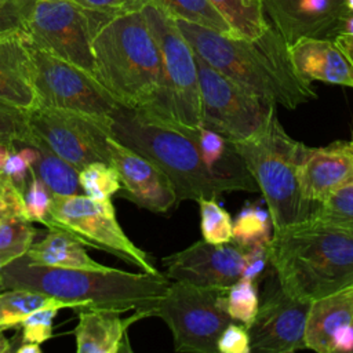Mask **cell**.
Returning <instances> with one entry per match:
<instances>
[{"instance_id": "cell-1", "label": "cell", "mask_w": 353, "mask_h": 353, "mask_svg": "<svg viewBox=\"0 0 353 353\" xmlns=\"http://www.w3.org/2000/svg\"><path fill=\"white\" fill-rule=\"evenodd\" d=\"M92 55L95 79L117 103L176 128L160 50L141 10L103 21L92 36Z\"/></svg>"}, {"instance_id": "cell-2", "label": "cell", "mask_w": 353, "mask_h": 353, "mask_svg": "<svg viewBox=\"0 0 353 353\" xmlns=\"http://www.w3.org/2000/svg\"><path fill=\"white\" fill-rule=\"evenodd\" d=\"M193 51L218 72L258 97L295 109L317 95L292 68L288 46L270 26L256 39L230 37L174 19Z\"/></svg>"}, {"instance_id": "cell-3", "label": "cell", "mask_w": 353, "mask_h": 353, "mask_svg": "<svg viewBox=\"0 0 353 353\" xmlns=\"http://www.w3.org/2000/svg\"><path fill=\"white\" fill-rule=\"evenodd\" d=\"M4 288H25L70 302L80 309L150 313L167 292L171 280L159 273H131L116 268L102 270L47 266L21 256L0 272Z\"/></svg>"}, {"instance_id": "cell-4", "label": "cell", "mask_w": 353, "mask_h": 353, "mask_svg": "<svg viewBox=\"0 0 353 353\" xmlns=\"http://www.w3.org/2000/svg\"><path fill=\"white\" fill-rule=\"evenodd\" d=\"M268 261L290 295L313 301L353 285V229L309 216L274 229Z\"/></svg>"}, {"instance_id": "cell-5", "label": "cell", "mask_w": 353, "mask_h": 353, "mask_svg": "<svg viewBox=\"0 0 353 353\" xmlns=\"http://www.w3.org/2000/svg\"><path fill=\"white\" fill-rule=\"evenodd\" d=\"M110 119V135L160 167L174 183L179 203L218 199L234 190L230 182L207 167L190 135L120 103Z\"/></svg>"}, {"instance_id": "cell-6", "label": "cell", "mask_w": 353, "mask_h": 353, "mask_svg": "<svg viewBox=\"0 0 353 353\" xmlns=\"http://www.w3.org/2000/svg\"><path fill=\"white\" fill-rule=\"evenodd\" d=\"M303 145L285 132L276 112L256 134L233 143L266 201L273 230L309 218L317 205L303 197L298 179Z\"/></svg>"}, {"instance_id": "cell-7", "label": "cell", "mask_w": 353, "mask_h": 353, "mask_svg": "<svg viewBox=\"0 0 353 353\" xmlns=\"http://www.w3.org/2000/svg\"><path fill=\"white\" fill-rule=\"evenodd\" d=\"M225 294L226 288L171 280L152 316L167 324L176 352L218 353V338L232 321L225 307Z\"/></svg>"}, {"instance_id": "cell-8", "label": "cell", "mask_w": 353, "mask_h": 353, "mask_svg": "<svg viewBox=\"0 0 353 353\" xmlns=\"http://www.w3.org/2000/svg\"><path fill=\"white\" fill-rule=\"evenodd\" d=\"M108 18L110 17L85 11L69 0H33L23 33L34 47L95 77L92 36Z\"/></svg>"}, {"instance_id": "cell-9", "label": "cell", "mask_w": 353, "mask_h": 353, "mask_svg": "<svg viewBox=\"0 0 353 353\" xmlns=\"http://www.w3.org/2000/svg\"><path fill=\"white\" fill-rule=\"evenodd\" d=\"M196 63L203 127L234 143L256 134L276 112V103L226 77L197 54Z\"/></svg>"}, {"instance_id": "cell-10", "label": "cell", "mask_w": 353, "mask_h": 353, "mask_svg": "<svg viewBox=\"0 0 353 353\" xmlns=\"http://www.w3.org/2000/svg\"><path fill=\"white\" fill-rule=\"evenodd\" d=\"M48 228L66 230L84 245L105 250L145 273H160L150 255L135 245L120 226L110 199L94 200L85 194L52 196Z\"/></svg>"}, {"instance_id": "cell-11", "label": "cell", "mask_w": 353, "mask_h": 353, "mask_svg": "<svg viewBox=\"0 0 353 353\" xmlns=\"http://www.w3.org/2000/svg\"><path fill=\"white\" fill-rule=\"evenodd\" d=\"M141 11L160 50L175 125L190 135L201 125L196 54L174 18L154 3L146 1Z\"/></svg>"}, {"instance_id": "cell-12", "label": "cell", "mask_w": 353, "mask_h": 353, "mask_svg": "<svg viewBox=\"0 0 353 353\" xmlns=\"http://www.w3.org/2000/svg\"><path fill=\"white\" fill-rule=\"evenodd\" d=\"M29 48L37 105L81 113L110 127L119 103L92 74L30 43Z\"/></svg>"}, {"instance_id": "cell-13", "label": "cell", "mask_w": 353, "mask_h": 353, "mask_svg": "<svg viewBox=\"0 0 353 353\" xmlns=\"http://www.w3.org/2000/svg\"><path fill=\"white\" fill-rule=\"evenodd\" d=\"M34 135L54 153L81 170L94 161L110 163L109 127L81 113L37 105L28 112Z\"/></svg>"}, {"instance_id": "cell-14", "label": "cell", "mask_w": 353, "mask_h": 353, "mask_svg": "<svg viewBox=\"0 0 353 353\" xmlns=\"http://www.w3.org/2000/svg\"><path fill=\"white\" fill-rule=\"evenodd\" d=\"M310 302L290 295L273 276L259 298V307L252 323L247 327L251 352L291 353L305 349V327Z\"/></svg>"}, {"instance_id": "cell-15", "label": "cell", "mask_w": 353, "mask_h": 353, "mask_svg": "<svg viewBox=\"0 0 353 353\" xmlns=\"http://www.w3.org/2000/svg\"><path fill=\"white\" fill-rule=\"evenodd\" d=\"M245 252L247 248L233 240L223 244L199 240L182 251L164 256L161 262L170 280L228 288L243 276Z\"/></svg>"}, {"instance_id": "cell-16", "label": "cell", "mask_w": 353, "mask_h": 353, "mask_svg": "<svg viewBox=\"0 0 353 353\" xmlns=\"http://www.w3.org/2000/svg\"><path fill=\"white\" fill-rule=\"evenodd\" d=\"M270 26L287 46L301 37L334 39L350 14L346 0H262Z\"/></svg>"}, {"instance_id": "cell-17", "label": "cell", "mask_w": 353, "mask_h": 353, "mask_svg": "<svg viewBox=\"0 0 353 353\" xmlns=\"http://www.w3.org/2000/svg\"><path fill=\"white\" fill-rule=\"evenodd\" d=\"M108 149L110 164L117 170L121 189L128 200L157 214L168 212L179 204L174 183L153 161L112 135Z\"/></svg>"}, {"instance_id": "cell-18", "label": "cell", "mask_w": 353, "mask_h": 353, "mask_svg": "<svg viewBox=\"0 0 353 353\" xmlns=\"http://www.w3.org/2000/svg\"><path fill=\"white\" fill-rule=\"evenodd\" d=\"M298 179L303 197L314 204L321 203L334 190L353 181V152L347 141L328 146L303 145Z\"/></svg>"}, {"instance_id": "cell-19", "label": "cell", "mask_w": 353, "mask_h": 353, "mask_svg": "<svg viewBox=\"0 0 353 353\" xmlns=\"http://www.w3.org/2000/svg\"><path fill=\"white\" fill-rule=\"evenodd\" d=\"M79 323L74 328L77 353H131L128 338L130 327L145 317L146 310H135L123 319L121 313L102 309H80Z\"/></svg>"}, {"instance_id": "cell-20", "label": "cell", "mask_w": 353, "mask_h": 353, "mask_svg": "<svg viewBox=\"0 0 353 353\" xmlns=\"http://www.w3.org/2000/svg\"><path fill=\"white\" fill-rule=\"evenodd\" d=\"M296 74L305 81H323L353 88V68L332 39L301 37L288 46Z\"/></svg>"}, {"instance_id": "cell-21", "label": "cell", "mask_w": 353, "mask_h": 353, "mask_svg": "<svg viewBox=\"0 0 353 353\" xmlns=\"http://www.w3.org/2000/svg\"><path fill=\"white\" fill-rule=\"evenodd\" d=\"M0 102L26 112L37 106L32 55L23 30L0 40Z\"/></svg>"}, {"instance_id": "cell-22", "label": "cell", "mask_w": 353, "mask_h": 353, "mask_svg": "<svg viewBox=\"0 0 353 353\" xmlns=\"http://www.w3.org/2000/svg\"><path fill=\"white\" fill-rule=\"evenodd\" d=\"M353 323V285L313 299L305 327V349L332 353L335 332Z\"/></svg>"}, {"instance_id": "cell-23", "label": "cell", "mask_w": 353, "mask_h": 353, "mask_svg": "<svg viewBox=\"0 0 353 353\" xmlns=\"http://www.w3.org/2000/svg\"><path fill=\"white\" fill-rule=\"evenodd\" d=\"M25 256L29 262L47 266L90 270L109 268L92 259L77 237L58 228H48L47 234L40 241L33 243Z\"/></svg>"}, {"instance_id": "cell-24", "label": "cell", "mask_w": 353, "mask_h": 353, "mask_svg": "<svg viewBox=\"0 0 353 353\" xmlns=\"http://www.w3.org/2000/svg\"><path fill=\"white\" fill-rule=\"evenodd\" d=\"M57 307L74 309L76 306L70 302L57 299L54 296L30 291L25 288H4L0 291V331L17 328L21 323L33 312Z\"/></svg>"}, {"instance_id": "cell-25", "label": "cell", "mask_w": 353, "mask_h": 353, "mask_svg": "<svg viewBox=\"0 0 353 353\" xmlns=\"http://www.w3.org/2000/svg\"><path fill=\"white\" fill-rule=\"evenodd\" d=\"M37 150L32 172L47 186L52 196L83 194L79 182V170L54 153L40 139L33 145Z\"/></svg>"}, {"instance_id": "cell-26", "label": "cell", "mask_w": 353, "mask_h": 353, "mask_svg": "<svg viewBox=\"0 0 353 353\" xmlns=\"http://www.w3.org/2000/svg\"><path fill=\"white\" fill-rule=\"evenodd\" d=\"M230 25L236 37L256 39L270 23L266 19L262 0H210Z\"/></svg>"}, {"instance_id": "cell-27", "label": "cell", "mask_w": 353, "mask_h": 353, "mask_svg": "<svg viewBox=\"0 0 353 353\" xmlns=\"http://www.w3.org/2000/svg\"><path fill=\"white\" fill-rule=\"evenodd\" d=\"M174 19H183L216 33L236 37L230 25L210 0H148Z\"/></svg>"}, {"instance_id": "cell-28", "label": "cell", "mask_w": 353, "mask_h": 353, "mask_svg": "<svg viewBox=\"0 0 353 353\" xmlns=\"http://www.w3.org/2000/svg\"><path fill=\"white\" fill-rule=\"evenodd\" d=\"M272 219L258 203L245 204L232 225V240L243 247L268 245L272 239Z\"/></svg>"}, {"instance_id": "cell-29", "label": "cell", "mask_w": 353, "mask_h": 353, "mask_svg": "<svg viewBox=\"0 0 353 353\" xmlns=\"http://www.w3.org/2000/svg\"><path fill=\"white\" fill-rule=\"evenodd\" d=\"M36 229L32 222L21 216L0 219V259L3 268L23 256L34 243Z\"/></svg>"}, {"instance_id": "cell-30", "label": "cell", "mask_w": 353, "mask_h": 353, "mask_svg": "<svg viewBox=\"0 0 353 353\" xmlns=\"http://www.w3.org/2000/svg\"><path fill=\"white\" fill-rule=\"evenodd\" d=\"M79 182L83 194L94 200H109L121 189L117 170L106 161H94L79 170Z\"/></svg>"}, {"instance_id": "cell-31", "label": "cell", "mask_w": 353, "mask_h": 353, "mask_svg": "<svg viewBox=\"0 0 353 353\" xmlns=\"http://www.w3.org/2000/svg\"><path fill=\"white\" fill-rule=\"evenodd\" d=\"M225 307L232 321L250 325L259 307V294L256 280L240 277L226 288Z\"/></svg>"}, {"instance_id": "cell-32", "label": "cell", "mask_w": 353, "mask_h": 353, "mask_svg": "<svg viewBox=\"0 0 353 353\" xmlns=\"http://www.w3.org/2000/svg\"><path fill=\"white\" fill-rule=\"evenodd\" d=\"M37 141L39 138L30 128L28 112L0 102V142L14 149L22 145H36Z\"/></svg>"}, {"instance_id": "cell-33", "label": "cell", "mask_w": 353, "mask_h": 353, "mask_svg": "<svg viewBox=\"0 0 353 353\" xmlns=\"http://www.w3.org/2000/svg\"><path fill=\"white\" fill-rule=\"evenodd\" d=\"M200 208L201 237L207 243L223 244L232 240L233 219L215 199H201L197 201Z\"/></svg>"}, {"instance_id": "cell-34", "label": "cell", "mask_w": 353, "mask_h": 353, "mask_svg": "<svg viewBox=\"0 0 353 353\" xmlns=\"http://www.w3.org/2000/svg\"><path fill=\"white\" fill-rule=\"evenodd\" d=\"M310 216L353 229V181L319 203Z\"/></svg>"}, {"instance_id": "cell-35", "label": "cell", "mask_w": 353, "mask_h": 353, "mask_svg": "<svg viewBox=\"0 0 353 353\" xmlns=\"http://www.w3.org/2000/svg\"><path fill=\"white\" fill-rule=\"evenodd\" d=\"M23 196L26 204V219L43 223L48 228L51 221L52 193L33 172L28 181Z\"/></svg>"}, {"instance_id": "cell-36", "label": "cell", "mask_w": 353, "mask_h": 353, "mask_svg": "<svg viewBox=\"0 0 353 353\" xmlns=\"http://www.w3.org/2000/svg\"><path fill=\"white\" fill-rule=\"evenodd\" d=\"M37 150L33 145H22L14 148L0 172L8 176L22 192H25L28 181L32 175V167L36 161Z\"/></svg>"}, {"instance_id": "cell-37", "label": "cell", "mask_w": 353, "mask_h": 353, "mask_svg": "<svg viewBox=\"0 0 353 353\" xmlns=\"http://www.w3.org/2000/svg\"><path fill=\"white\" fill-rule=\"evenodd\" d=\"M59 309L46 307L33 312L21 323V341L41 345L52 336L54 317Z\"/></svg>"}, {"instance_id": "cell-38", "label": "cell", "mask_w": 353, "mask_h": 353, "mask_svg": "<svg viewBox=\"0 0 353 353\" xmlns=\"http://www.w3.org/2000/svg\"><path fill=\"white\" fill-rule=\"evenodd\" d=\"M33 0H6L0 6V40L23 30L26 14Z\"/></svg>"}, {"instance_id": "cell-39", "label": "cell", "mask_w": 353, "mask_h": 353, "mask_svg": "<svg viewBox=\"0 0 353 353\" xmlns=\"http://www.w3.org/2000/svg\"><path fill=\"white\" fill-rule=\"evenodd\" d=\"M0 216H21L26 219L23 192L3 172H0Z\"/></svg>"}, {"instance_id": "cell-40", "label": "cell", "mask_w": 353, "mask_h": 353, "mask_svg": "<svg viewBox=\"0 0 353 353\" xmlns=\"http://www.w3.org/2000/svg\"><path fill=\"white\" fill-rule=\"evenodd\" d=\"M218 353H250V335L247 325L230 321L221 332L216 342Z\"/></svg>"}, {"instance_id": "cell-41", "label": "cell", "mask_w": 353, "mask_h": 353, "mask_svg": "<svg viewBox=\"0 0 353 353\" xmlns=\"http://www.w3.org/2000/svg\"><path fill=\"white\" fill-rule=\"evenodd\" d=\"M80 8L99 14L103 17H112L120 12L141 10L148 0H69Z\"/></svg>"}, {"instance_id": "cell-42", "label": "cell", "mask_w": 353, "mask_h": 353, "mask_svg": "<svg viewBox=\"0 0 353 353\" xmlns=\"http://www.w3.org/2000/svg\"><path fill=\"white\" fill-rule=\"evenodd\" d=\"M334 352H353V323L342 325L334 335L332 353Z\"/></svg>"}, {"instance_id": "cell-43", "label": "cell", "mask_w": 353, "mask_h": 353, "mask_svg": "<svg viewBox=\"0 0 353 353\" xmlns=\"http://www.w3.org/2000/svg\"><path fill=\"white\" fill-rule=\"evenodd\" d=\"M12 352H17V353H41V347H40L39 343H34V342L19 341L18 345L12 347Z\"/></svg>"}, {"instance_id": "cell-44", "label": "cell", "mask_w": 353, "mask_h": 353, "mask_svg": "<svg viewBox=\"0 0 353 353\" xmlns=\"http://www.w3.org/2000/svg\"><path fill=\"white\" fill-rule=\"evenodd\" d=\"M11 150H12V148H10V146H7V145L0 142V171L3 170V165H4V163H6V160H7V157H8Z\"/></svg>"}, {"instance_id": "cell-45", "label": "cell", "mask_w": 353, "mask_h": 353, "mask_svg": "<svg viewBox=\"0 0 353 353\" xmlns=\"http://www.w3.org/2000/svg\"><path fill=\"white\" fill-rule=\"evenodd\" d=\"M11 352V341H8L3 331H0V353Z\"/></svg>"}, {"instance_id": "cell-46", "label": "cell", "mask_w": 353, "mask_h": 353, "mask_svg": "<svg viewBox=\"0 0 353 353\" xmlns=\"http://www.w3.org/2000/svg\"><path fill=\"white\" fill-rule=\"evenodd\" d=\"M341 32H346L349 33L350 36H353V14L350 12L345 21H343V26H342V30Z\"/></svg>"}, {"instance_id": "cell-47", "label": "cell", "mask_w": 353, "mask_h": 353, "mask_svg": "<svg viewBox=\"0 0 353 353\" xmlns=\"http://www.w3.org/2000/svg\"><path fill=\"white\" fill-rule=\"evenodd\" d=\"M346 7L353 14V0H346Z\"/></svg>"}, {"instance_id": "cell-48", "label": "cell", "mask_w": 353, "mask_h": 353, "mask_svg": "<svg viewBox=\"0 0 353 353\" xmlns=\"http://www.w3.org/2000/svg\"><path fill=\"white\" fill-rule=\"evenodd\" d=\"M347 143H349V148H350L352 152H353V132H352V138H350V141H347Z\"/></svg>"}, {"instance_id": "cell-49", "label": "cell", "mask_w": 353, "mask_h": 353, "mask_svg": "<svg viewBox=\"0 0 353 353\" xmlns=\"http://www.w3.org/2000/svg\"><path fill=\"white\" fill-rule=\"evenodd\" d=\"M1 269H3V262H1V259H0V272H1Z\"/></svg>"}, {"instance_id": "cell-50", "label": "cell", "mask_w": 353, "mask_h": 353, "mask_svg": "<svg viewBox=\"0 0 353 353\" xmlns=\"http://www.w3.org/2000/svg\"><path fill=\"white\" fill-rule=\"evenodd\" d=\"M4 1H6V0H0V6H1Z\"/></svg>"}, {"instance_id": "cell-51", "label": "cell", "mask_w": 353, "mask_h": 353, "mask_svg": "<svg viewBox=\"0 0 353 353\" xmlns=\"http://www.w3.org/2000/svg\"><path fill=\"white\" fill-rule=\"evenodd\" d=\"M1 290H3V285H1V283H0V291H1Z\"/></svg>"}, {"instance_id": "cell-52", "label": "cell", "mask_w": 353, "mask_h": 353, "mask_svg": "<svg viewBox=\"0 0 353 353\" xmlns=\"http://www.w3.org/2000/svg\"><path fill=\"white\" fill-rule=\"evenodd\" d=\"M0 219H1V216H0Z\"/></svg>"}]
</instances>
